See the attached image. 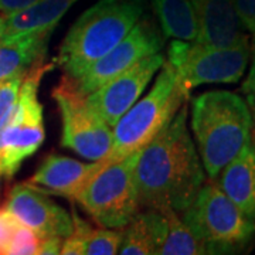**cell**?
I'll list each match as a JSON object with an SVG mask.
<instances>
[{
    "mask_svg": "<svg viewBox=\"0 0 255 255\" xmlns=\"http://www.w3.org/2000/svg\"><path fill=\"white\" fill-rule=\"evenodd\" d=\"M38 0H0V11L3 16L17 13L20 10L27 9Z\"/></svg>",
    "mask_w": 255,
    "mask_h": 255,
    "instance_id": "obj_28",
    "label": "cell"
},
{
    "mask_svg": "<svg viewBox=\"0 0 255 255\" xmlns=\"http://www.w3.org/2000/svg\"><path fill=\"white\" fill-rule=\"evenodd\" d=\"M214 182L247 217L255 221V145L253 137L223 167Z\"/></svg>",
    "mask_w": 255,
    "mask_h": 255,
    "instance_id": "obj_15",
    "label": "cell"
},
{
    "mask_svg": "<svg viewBox=\"0 0 255 255\" xmlns=\"http://www.w3.org/2000/svg\"><path fill=\"white\" fill-rule=\"evenodd\" d=\"M27 73V71H26ZM26 73H18L0 80V124L6 118L18 97V90Z\"/></svg>",
    "mask_w": 255,
    "mask_h": 255,
    "instance_id": "obj_24",
    "label": "cell"
},
{
    "mask_svg": "<svg viewBox=\"0 0 255 255\" xmlns=\"http://www.w3.org/2000/svg\"><path fill=\"white\" fill-rule=\"evenodd\" d=\"M53 64L44 61L28 70L18 90L13 108L0 124V174L11 179L21 163L36 153L46 139L43 105L38 101V85Z\"/></svg>",
    "mask_w": 255,
    "mask_h": 255,
    "instance_id": "obj_5",
    "label": "cell"
},
{
    "mask_svg": "<svg viewBox=\"0 0 255 255\" xmlns=\"http://www.w3.org/2000/svg\"><path fill=\"white\" fill-rule=\"evenodd\" d=\"M243 26L250 33L255 30V0H233Z\"/></svg>",
    "mask_w": 255,
    "mask_h": 255,
    "instance_id": "obj_26",
    "label": "cell"
},
{
    "mask_svg": "<svg viewBox=\"0 0 255 255\" xmlns=\"http://www.w3.org/2000/svg\"><path fill=\"white\" fill-rule=\"evenodd\" d=\"M75 1L77 0H38L27 9L4 16L1 40L21 34L53 31Z\"/></svg>",
    "mask_w": 255,
    "mask_h": 255,
    "instance_id": "obj_16",
    "label": "cell"
},
{
    "mask_svg": "<svg viewBox=\"0 0 255 255\" xmlns=\"http://www.w3.org/2000/svg\"><path fill=\"white\" fill-rule=\"evenodd\" d=\"M250 105V110H251V117H253V128H251V137H253V142L255 145V105L254 104H248Z\"/></svg>",
    "mask_w": 255,
    "mask_h": 255,
    "instance_id": "obj_30",
    "label": "cell"
},
{
    "mask_svg": "<svg viewBox=\"0 0 255 255\" xmlns=\"http://www.w3.org/2000/svg\"><path fill=\"white\" fill-rule=\"evenodd\" d=\"M61 115V145L91 162L108 155L112 146V127L92 110L74 78L64 75L53 90Z\"/></svg>",
    "mask_w": 255,
    "mask_h": 255,
    "instance_id": "obj_9",
    "label": "cell"
},
{
    "mask_svg": "<svg viewBox=\"0 0 255 255\" xmlns=\"http://www.w3.org/2000/svg\"><path fill=\"white\" fill-rule=\"evenodd\" d=\"M3 30H4V16L0 14V40H1V36H3Z\"/></svg>",
    "mask_w": 255,
    "mask_h": 255,
    "instance_id": "obj_32",
    "label": "cell"
},
{
    "mask_svg": "<svg viewBox=\"0 0 255 255\" xmlns=\"http://www.w3.org/2000/svg\"><path fill=\"white\" fill-rule=\"evenodd\" d=\"M190 125L204 172L214 180L251 137L248 102L231 91H209L191 100Z\"/></svg>",
    "mask_w": 255,
    "mask_h": 255,
    "instance_id": "obj_2",
    "label": "cell"
},
{
    "mask_svg": "<svg viewBox=\"0 0 255 255\" xmlns=\"http://www.w3.org/2000/svg\"><path fill=\"white\" fill-rule=\"evenodd\" d=\"M164 37L194 41L197 20L191 0H150Z\"/></svg>",
    "mask_w": 255,
    "mask_h": 255,
    "instance_id": "obj_19",
    "label": "cell"
},
{
    "mask_svg": "<svg viewBox=\"0 0 255 255\" xmlns=\"http://www.w3.org/2000/svg\"><path fill=\"white\" fill-rule=\"evenodd\" d=\"M197 20L196 43L233 47L250 40L233 0H191Z\"/></svg>",
    "mask_w": 255,
    "mask_h": 255,
    "instance_id": "obj_13",
    "label": "cell"
},
{
    "mask_svg": "<svg viewBox=\"0 0 255 255\" xmlns=\"http://www.w3.org/2000/svg\"><path fill=\"white\" fill-rule=\"evenodd\" d=\"M4 207L41 238H65L73 230V216L48 199L46 193L26 182L17 183L10 189Z\"/></svg>",
    "mask_w": 255,
    "mask_h": 255,
    "instance_id": "obj_12",
    "label": "cell"
},
{
    "mask_svg": "<svg viewBox=\"0 0 255 255\" xmlns=\"http://www.w3.org/2000/svg\"><path fill=\"white\" fill-rule=\"evenodd\" d=\"M21 223L4 206L0 207V255L9 254L13 236Z\"/></svg>",
    "mask_w": 255,
    "mask_h": 255,
    "instance_id": "obj_25",
    "label": "cell"
},
{
    "mask_svg": "<svg viewBox=\"0 0 255 255\" xmlns=\"http://www.w3.org/2000/svg\"><path fill=\"white\" fill-rule=\"evenodd\" d=\"M97 167L98 162L82 163L67 156L48 155L26 183L46 194L61 196L75 201L77 194L90 180Z\"/></svg>",
    "mask_w": 255,
    "mask_h": 255,
    "instance_id": "obj_14",
    "label": "cell"
},
{
    "mask_svg": "<svg viewBox=\"0 0 255 255\" xmlns=\"http://www.w3.org/2000/svg\"><path fill=\"white\" fill-rule=\"evenodd\" d=\"M53 31L11 37L0 41V80L26 73L34 64L44 61Z\"/></svg>",
    "mask_w": 255,
    "mask_h": 255,
    "instance_id": "obj_17",
    "label": "cell"
},
{
    "mask_svg": "<svg viewBox=\"0 0 255 255\" xmlns=\"http://www.w3.org/2000/svg\"><path fill=\"white\" fill-rule=\"evenodd\" d=\"M182 220L206 247L207 254H228L253 240L255 221L247 217L214 180L204 182Z\"/></svg>",
    "mask_w": 255,
    "mask_h": 255,
    "instance_id": "obj_6",
    "label": "cell"
},
{
    "mask_svg": "<svg viewBox=\"0 0 255 255\" xmlns=\"http://www.w3.org/2000/svg\"><path fill=\"white\" fill-rule=\"evenodd\" d=\"M122 243V228H91L84 244V255L118 254Z\"/></svg>",
    "mask_w": 255,
    "mask_h": 255,
    "instance_id": "obj_21",
    "label": "cell"
},
{
    "mask_svg": "<svg viewBox=\"0 0 255 255\" xmlns=\"http://www.w3.org/2000/svg\"><path fill=\"white\" fill-rule=\"evenodd\" d=\"M139 152L112 163L100 164L75 201L100 227L121 230L135 217L139 206L135 167Z\"/></svg>",
    "mask_w": 255,
    "mask_h": 255,
    "instance_id": "obj_7",
    "label": "cell"
},
{
    "mask_svg": "<svg viewBox=\"0 0 255 255\" xmlns=\"http://www.w3.org/2000/svg\"><path fill=\"white\" fill-rule=\"evenodd\" d=\"M139 206L183 213L206 182V172L187 128V102L140 149L135 167Z\"/></svg>",
    "mask_w": 255,
    "mask_h": 255,
    "instance_id": "obj_1",
    "label": "cell"
},
{
    "mask_svg": "<svg viewBox=\"0 0 255 255\" xmlns=\"http://www.w3.org/2000/svg\"><path fill=\"white\" fill-rule=\"evenodd\" d=\"M64 238L60 237H43L40 238V246H38V255H57L61 253Z\"/></svg>",
    "mask_w": 255,
    "mask_h": 255,
    "instance_id": "obj_27",
    "label": "cell"
},
{
    "mask_svg": "<svg viewBox=\"0 0 255 255\" xmlns=\"http://www.w3.org/2000/svg\"><path fill=\"white\" fill-rule=\"evenodd\" d=\"M241 91L247 95L248 104H254L255 105V60H253L250 73H248L246 81L241 87Z\"/></svg>",
    "mask_w": 255,
    "mask_h": 255,
    "instance_id": "obj_29",
    "label": "cell"
},
{
    "mask_svg": "<svg viewBox=\"0 0 255 255\" xmlns=\"http://www.w3.org/2000/svg\"><path fill=\"white\" fill-rule=\"evenodd\" d=\"M164 61L166 58L160 51L147 55L88 94L87 102L101 118L114 128L128 110L140 98Z\"/></svg>",
    "mask_w": 255,
    "mask_h": 255,
    "instance_id": "obj_11",
    "label": "cell"
},
{
    "mask_svg": "<svg viewBox=\"0 0 255 255\" xmlns=\"http://www.w3.org/2000/svg\"><path fill=\"white\" fill-rule=\"evenodd\" d=\"M190 91L167 61L162 65L152 90L137 100L112 128V146L100 164H108L143 149L189 100Z\"/></svg>",
    "mask_w": 255,
    "mask_h": 255,
    "instance_id": "obj_4",
    "label": "cell"
},
{
    "mask_svg": "<svg viewBox=\"0 0 255 255\" xmlns=\"http://www.w3.org/2000/svg\"><path fill=\"white\" fill-rule=\"evenodd\" d=\"M251 34H253V41L250 43V48H251V58L255 60V30L251 31Z\"/></svg>",
    "mask_w": 255,
    "mask_h": 255,
    "instance_id": "obj_31",
    "label": "cell"
},
{
    "mask_svg": "<svg viewBox=\"0 0 255 255\" xmlns=\"http://www.w3.org/2000/svg\"><path fill=\"white\" fill-rule=\"evenodd\" d=\"M91 226L82 220L75 209H73V230L71 233L64 238L61 253L63 255H84V244L85 238L88 236Z\"/></svg>",
    "mask_w": 255,
    "mask_h": 255,
    "instance_id": "obj_22",
    "label": "cell"
},
{
    "mask_svg": "<svg viewBox=\"0 0 255 255\" xmlns=\"http://www.w3.org/2000/svg\"><path fill=\"white\" fill-rule=\"evenodd\" d=\"M40 236L34 230L24 224H20L10 243L7 255H34L38 251Z\"/></svg>",
    "mask_w": 255,
    "mask_h": 255,
    "instance_id": "obj_23",
    "label": "cell"
},
{
    "mask_svg": "<svg viewBox=\"0 0 255 255\" xmlns=\"http://www.w3.org/2000/svg\"><path fill=\"white\" fill-rule=\"evenodd\" d=\"M157 230L156 213L153 209H145L122 228V243L118 254L150 255L156 254Z\"/></svg>",
    "mask_w": 255,
    "mask_h": 255,
    "instance_id": "obj_20",
    "label": "cell"
},
{
    "mask_svg": "<svg viewBox=\"0 0 255 255\" xmlns=\"http://www.w3.org/2000/svg\"><path fill=\"white\" fill-rule=\"evenodd\" d=\"M0 184H1V174H0Z\"/></svg>",
    "mask_w": 255,
    "mask_h": 255,
    "instance_id": "obj_33",
    "label": "cell"
},
{
    "mask_svg": "<svg viewBox=\"0 0 255 255\" xmlns=\"http://www.w3.org/2000/svg\"><path fill=\"white\" fill-rule=\"evenodd\" d=\"M146 0H100L75 20L63 40L57 63L77 78L111 51L142 17Z\"/></svg>",
    "mask_w": 255,
    "mask_h": 255,
    "instance_id": "obj_3",
    "label": "cell"
},
{
    "mask_svg": "<svg viewBox=\"0 0 255 255\" xmlns=\"http://www.w3.org/2000/svg\"><path fill=\"white\" fill-rule=\"evenodd\" d=\"M251 57L250 40L233 47H209L196 41L174 40L166 61L191 91L203 84H233L246 73Z\"/></svg>",
    "mask_w": 255,
    "mask_h": 255,
    "instance_id": "obj_8",
    "label": "cell"
},
{
    "mask_svg": "<svg viewBox=\"0 0 255 255\" xmlns=\"http://www.w3.org/2000/svg\"><path fill=\"white\" fill-rule=\"evenodd\" d=\"M156 213L159 255H201L207 254L206 247L186 226L173 209H153Z\"/></svg>",
    "mask_w": 255,
    "mask_h": 255,
    "instance_id": "obj_18",
    "label": "cell"
},
{
    "mask_svg": "<svg viewBox=\"0 0 255 255\" xmlns=\"http://www.w3.org/2000/svg\"><path fill=\"white\" fill-rule=\"evenodd\" d=\"M164 40L166 37L162 36V30L153 20L139 18L117 46L87 67L74 81L84 95H88L142 58L159 53L163 48Z\"/></svg>",
    "mask_w": 255,
    "mask_h": 255,
    "instance_id": "obj_10",
    "label": "cell"
}]
</instances>
